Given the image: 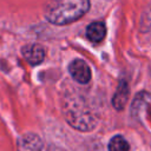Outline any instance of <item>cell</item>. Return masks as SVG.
<instances>
[{
    "mask_svg": "<svg viewBox=\"0 0 151 151\" xmlns=\"http://www.w3.org/2000/svg\"><path fill=\"white\" fill-rule=\"evenodd\" d=\"M105 34H106V27L100 21L92 22L87 26L86 37L92 42H100L105 38Z\"/></svg>",
    "mask_w": 151,
    "mask_h": 151,
    "instance_id": "obj_6",
    "label": "cell"
},
{
    "mask_svg": "<svg viewBox=\"0 0 151 151\" xmlns=\"http://www.w3.org/2000/svg\"><path fill=\"white\" fill-rule=\"evenodd\" d=\"M65 117L74 129L81 131H90L96 126V119L92 112L87 109H83L77 100L65 104Z\"/></svg>",
    "mask_w": 151,
    "mask_h": 151,
    "instance_id": "obj_2",
    "label": "cell"
},
{
    "mask_svg": "<svg viewBox=\"0 0 151 151\" xmlns=\"http://www.w3.org/2000/svg\"><path fill=\"white\" fill-rule=\"evenodd\" d=\"M18 151H41L42 140L35 133H25L18 139Z\"/></svg>",
    "mask_w": 151,
    "mask_h": 151,
    "instance_id": "obj_4",
    "label": "cell"
},
{
    "mask_svg": "<svg viewBox=\"0 0 151 151\" xmlns=\"http://www.w3.org/2000/svg\"><path fill=\"white\" fill-rule=\"evenodd\" d=\"M90 8V0H47L44 14L54 25H67L80 19Z\"/></svg>",
    "mask_w": 151,
    "mask_h": 151,
    "instance_id": "obj_1",
    "label": "cell"
},
{
    "mask_svg": "<svg viewBox=\"0 0 151 151\" xmlns=\"http://www.w3.org/2000/svg\"><path fill=\"white\" fill-rule=\"evenodd\" d=\"M129 98V86L126 81H120L113 98H112V105L116 110H123Z\"/></svg>",
    "mask_w": 151,
    "mask_h": 151,
    "instance_id": "obj_7",
    "label": "cell"
},
{
    "mask_svg": "<svg viewBox=\"0 0 151 151\" xmlns=\"http://www.w3.org/2000/svg\"><path fill=\"white\" fill-rule=\"evenodd\" d=\"M72 78L79 84H87L91 79V70L88 65L81 59H74L68 66Z\"/></svg>",
    "mask_w": 151,
    "mask_h": 151,
    "instance_id": "obj_3",
    "label": "cell"
},
{
    "mask_svg": "<svg viewBox=\"0 0 151 151\" xmlns=\"http://www.w3.org/2000/svg\"><path fill=\"white\" fill-rule=\"evenodd\" d=\"M21 53L24 55V58L26 59V61L31 65H38L40 63H42L44 58H45V51L42 48V46L38 45V44H29L22 47Z\"/></svg>",
    "mask_w": 151,
    "mask_h": 151,
    "instance_id": "obj_5",
    "label": "cell"
},
{
    "mask_svg": "<svg viewBox=\"0 0 151 151\" xmlns=\"http://www.w3.org/2000/svg\"><path fill=\"white\" fill-rule=\"evenodd\" d=\"M130 145L123 136H114L109 143V151H129Z\"/></svg>",
    "mask_w": 151,
    "mask_h": 151,
    "instance_id": "obj_8",
    "label": "cell"
}]
</instances>
